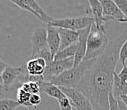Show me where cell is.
<instances>
[{
    "label": "cell",
    "instance_id": "obj_1",
    "mask_svg": "<svg viewBox=\"0 0 127 110\" xmlns=\"http://www.w3.org/2000/svg\"><path fill=\"white\" fill-rule=\"evenodd\" d=\"M127 40V27L86 70L76 88L90 101L93 110H109V95L112 91L114 72L123 44Z\"/></svg>",
    "mask_w": 127,
    "mask_h": 110
},
{
    "label": "cell",
    "instance_id": "obj_2",
    "mask_svg": "<svg viewBox=\"0 0 127 110\" xmlns=\"http://www.w3.org/2000/svg\"><path fill=\"white\" fill-rule=\"evenodd\" d=\"M108 43L109 40L105 29L98 28L93 22L87 39L86 52L82 61H89L98 57L104 52Z\"/></svg>",
    "mask_w": 127,
    "mask_h": 110
},
{
    "label": "cell",
    "instance_id": "obj_3",
    "mask_svg": "<svg viewBox=\"0 0 127 110\" xmlns=\"http://www.w3.org/2000/svg\"><path fill=\"white\" fill-rule=\"evenodd\" d=\"M95 59L82 61L76 67L66 70L51 79L50 82L58 87L76 88L86 70L94 63Z\"/></svg>",
    "mask_w": 127,
    "mask_h": 110
},
{
    "label": "cell",
    "instance_id": "obj_4",
    "mask_svg": "<svg viewBox=\"0 0 127 110\" xmlns=\"http://www.w3.org/2000/svg\"><path fill=\"white\" fill-rule=\"evenodd\" d=\"M94 22V19L91 17L82 16L73 18H65L61 19H53L47 25L56 27L67 29L73 31H78L79 30L91 26Z\"/></svg>",
    "mask_w": 127,
    "mask_h": 110
},
{
    "label": "cell",
    "instance_id": "obj_5",
    "mask_svg": "<svg viewBox=\"0 0 127 110\" xmlns=\"http://www.w3.org/2000/svg\"><path fill=\"white\" fill-rule=\"evenodd\" d=\"M59 87L68 99L70 105L75 107L76 110H93L90 101L81 91L75 88Z\"/></svg>",
    "mask_w": 127,
    "mask_h": 110
},
{
    "label": "cell",
    "instance_id": "obj_6",
    "mask_svg": "<svg viewBox=\"0 0 127 110\" xmlns=\"http://www.w3.org/2000/svg\"><path fill=\"white\" fill-rule=\"evenodd\" d=\"M74 62V57L61 61H54L46 66L43 74L45 82H50L51 79L58 76L64 71L72 68Z\"/></svg>",
    "mask_w": 127,
    "mask_h": 110
},
{
    "label": "cell",
    "instance_id": "obj_7",
    "mask_svg": "<svg viewBox=\"0 0 127 110\" xmlns=\"http://www.w3.org/2000/svg\"><path fill=\"white\" fill-rule=\"evenodd\" d=\"M103 9V15L105 22L110 21H118L125 19L126 17L122 14L119 8L113 0H100Z\"/></svg>",
    "mask_w": 127,
    "mask_h": 110
},
{
    "label": "cell",
    "instance_id": "obj_8",
    "mask_svg": "<svg viewBox=\"0 0 127 110\" xmlns=\"http://www.w3.org/2000/svg\"><path fill=\"white\" fill-rule=\"evenodd\" d=\"M47 38V29L38 27L34 29L33 34L31 36L32 43V53L31 58H33V56L40 50L48 47Z\"/></svg>",
    "mask_w": 127,
    "mask_h": 110
},
{
    "label": "cell",
    "instance_id": "obj_9",
    "mask_svg": "<svg viewBox=\"0 0 127 110\" xmlns=\"http://www.w3.org/2000/svg\"><path fill=\"white\" fill-rule=\"evenodd\" d=\"M26 69V66H22L21 67H18L7 65L2 74L3 85L6 92L9 90L15 80L21 74L24 73Z\"/></svg>",
    "mask_w": 127,
    "mask_h": 110
},
{
    "label": "cell",
    "instance_id": "obj_10",
    "mask_svg": "<svg viewBox=\"0 0 127 110\" xmlns=\"http://www.w3.org/2000/svg\"><path fill=\"white\" fill-rule=\"evenodd\" d=\"M91 26H88L86 28L79 30L77 31L79 34L78 38V48L76 54L74 56L73 67H76L81 63L84 57L86 52L87 39L88 37Z\"/></svg>",
    "mask_w": 127,
    "mask_h": 110
},
{
    "label": "cell",
    "instance_id": "obj_11",
    "mask_svg": "<svg viewBox=\"0 0 127 110\" xmlns=\"http://www.w3.org/2000/svg\"><path fill=\"white\" fill-rule=\"evenodd\" d=\"M60 38V45L59 50L64 49L78 41L79 34L77 31H73L67 29L56 27Z\"/></svg>",
    "mask_w": 127,
    "mask_h": 110
},
{
    "label": "cell",
    "instance_id": "obj_12",
    "mask_svg": "<svg viewBox=\"0 0 127 110\" xmlns=\"http://www.w3.org/2000/svg\"><path fill=\"white\" fill-rule=\"evenodd\" d=\"M47 25V42L48 48L52 55L54 57L57 52H58L60 45V38L59 33L57 28L54 26Z\"/></svg>",
    "mask_w": 127,
    "mask_h": 110
},
{
    "label": "cell",
    "instance_id": "obj_13",
    "mask_svg": "<svg viewBox=\"0 0 127 110\" xmlns=\"http://www.w3.org/2000/svg\"><path fill=\"white\" fill-rule=\"evenodd\" d=\"M89 3L93 13L94 23L96 27L100 29H105V20L103 17V9L100 1L89 0Z\"/></svg>",
    "mask_w": 127,
    "mask_h": 110
},
{
    "label": "cell",
    "instance_id": "obj_14",
    "mask_svg": "<svg viewBox=\"0 0 127 110\" xmlns=\"http://www.w3.org/2000/svg\"><path fill=\"white\" fill-rule=\"evenodd\" d=\"M45 61L41 58L31 59L28 61L26 65L28 74L32 75H42L46 67Z\"/></svg>",
    "mask_w": 127,
    "mask_h": 110
},
{
    "label": "cell",
    "instance_id": "obj_15",
    "mask_svg": "<svg viewBox=\"0 0 127 110\" xmlns=\"http://www.w3.org/2000/svg\"><path fill=\"white\" fill-rule=\"evenodd\" d=\"M40 92H43L49 96L56 99L58 101L66 98L62 91L60 90V87L57 85L52 84L51 82H45L40 85Z\"/></svg>",
    "mask_w": 127,
    "mask_h": 110
},
{
    "label": "cell",
    "instance_id": "obj_16",
    "mask_svg": "<svg viewBox=\"0 0 127 110\" xmlns=\"http://www.w3.org/2000/svg\"><path fill=\"white\" fill-rule=\"evenodd\" d=\"M112 92L116 100L120 99L121 95L127 96V82H123L116 71L114 72V82Z\"/></svg>",
    "mask_w": 127,
    "mask_h": 110
},
{
    "label": "cell",
    "instance_id": "obj_17",
    "mask_svg": "<svg viewBox=\"0 0 127 110\" xmlns=\"http://www.w3.org/2000/svg\"><path fill=\"white\" fill-rule=\"evenodd\" d=\"M78 48V41L70 46L58 51L54 57V61H61L75 56Z\"/></svg>",
    "mask_w": 127,
    "mask_h": 110
},
{
    "label": "cell",
    "instance_id": "obj_18",
    "mask_svg": "<svg viewBox=\"0 0 127 110\" xmlns=\"http://www.w3.org/2000/svg\"><path fill=\"white\" fill-rule=\"evenodd\" d=\"M31 94L24 91L21 87L19 88L17 92V101L21 106L28 109L34 108L33 105L30 103V98Z\"/></svg>",
    "mask_w": 127,
    "mask_h": 110
},
{
    "label": "cell",
    "instance_id": "obj_19",
    "mask_svg": "<svg viewBox=\"0 0 127 110\" xmlns=\"http://www.w3.org/2000/svg\"><path fill=\"white\" fill-rule=\"evenodd\" d=\"M23 76L20 79V83H22V85L26 83L32 82V83H36L38 84L40 87L42 84L45 82L44 78L42 75H32L28 73H23Z\"/></svg>",
    "mask_w": 127,
    "mask_h": 110
},
{
    "label": "cell",
    "instance_id": "obj_20",
    "mask_svg": "<svg viewBox=\"0 0 127 110\" xmlns=\"http://www.w3.org/2000/svg\"><path fill=\"white\" fill-rule=\"evenodd\" d=\"M21 106L16 100L8 98L0 99V110H15Z\"/></svg>",
    "mask_w": 127,
    "mask_h": 110
},
{
    "label": "cell",
    "instance_id": "obj_21",
    "mask_svg": "<svg viewBox=\"0 0 127 110\" xmlns=\"http://www.w3.org/2000/svg\"><path fill=\"white\" fill-rule=\"evenodd\" d=\"M36 58L43 59L45 61L47 65H49L54 61V56L52 55L48 47L45 48H43V49L41 50L38 52H37L33 56V58H32V59Z\"/></svg>",
    "mask_w": 127,
    "mask_h": 110
},
{
    "label": "cell",
    "instance_id": "obj_22",
    "mask_svg": "<svg viewBox=\"0 0 127 110\" xmlns=\"http://www.w3.org/2000/svg\"><path fill=\"white\" fill-rule=\"evenodd\" d=\"M24 91L30 94H38L40 92V85L36 83H32V82H29V83H24L21 87Z\"/></svg>",
    "mask_w": 127,
    "mask_h": 110
},
{
    "label": "cell",
    "instance_id": "obj_23",
    "mask_svg": "<svg viewBox=\"0 0 127 110\" xmlns=\"http://www.w3.org/2000/svg\"><path fill=\"white\" fill-rule=\"evenodd\" d=\"M127 59V40L123 44L121 48L120 52V57H119V61L123 66L126 65V60Z\"/></svg>",
    "mask_w": 127,
    "mask_h": 110
},
{
    "label": "cell",
    "instance_id": "obj_24",
    "mask_svg": "<svg viewBox=\"0 0 127 110\" xmlns=\"http://www.w3.org/2000/svg\"><path fill=\"white\" fill-rule=\"evenodd\" d=\"M115 3L127 19V0H115Z\"/></svg>",
    "mask_w": 127,
    "mask_h": 110
},
{
    "label": "cell",
    "instance_id": "obj_25",
    "mask_svg": "<svg viewBox=\"0 0 127 110\" xmlns=\"http://www.w3.org/2000/svg\"><path fill=\"white\" fill-rule=\"evenodd\" d=\"M109 110H120L118 101L114 98L112 91L109 93Z\"/></svg>",
    "mask_w": 127,
    "mask_h": 110
},
{
    "label": "cell",
    "instance_id": "obj_26",
    "mask_svg": "<svg viewBox=\"0 0 127 110\" xmlns=\"http://www.w3.org/2000/svg\"><path fill=\"white\" fill-rule=\"evenodd\" d=\"M42 102V98H41L40 94H32L30 96V103L32 105H33L34 108H37V106L40 104Z\"/></svg>",
    "mask_w": 127,
    "mask_h": 110
},
{
    "label": "cell",
    "instance_id": "obj_27",
    "mask_svg": "<svg viewBox=\"0 0 127 110\" xmlns=\"http://www.w3.org/2000/svg\"><path fill=\"white\" fill-rule=\"evenodd\" d=\"M58 101L61 110H72V106L70 105L68 99L66 97Z\"/></svg>",
    "mask_w": 127,
    "mask_h": 110
},
{
    "label": "cell",
    "instance_id": "obj_28",
    "mask_svg": "<svg viewBox=\"0 0 127 110\" xmlns=\"http://www.w3.org/2000/svg\"><path fill=\"white\" fill-rule=\"evenodd\" d=\"M119 78L123 82H127V65L123 66V68L121 70L120 74H118Z\"/></svg>",
    "mask_w": 127,
    "mask_h": 110
},
{
    "label": "cell",
    "instance_id": "obj_29",
    "mask_svg": "<svg viewBox=\"0 0 127 110\" xmlns=\"http://www.w3.org/2000/svg\"><path fill=\"white\" fill-rule=\"evenodd\" d=\"M8 64L5 63L4 61H2L0 59V83H3L2 82V74H3V71L5 70V67L7 66Z\"/></svg>",
    "mask_w": 127,
    "mask_h": 110
},
{
    "label": "cell",
    "instance_id": "obj_30",
    "mask_svg": "<svg viewBox=\"0 0 127 110\" xmlns=\"http://www.w3.org/2000/svg\"><path fill=\"white\" fill-rule=\"evenodd\" d=\"M117 101H118V106H119L120 110H127V106L125 105L124 102H123L121 99H118Z\"/></svg>",
    "mask_w": 127,
    "mask_h": 110
},
{
    "label": "cell",
    "instance_id": "obj_31",
    "mask_svg": "<svg viewBox=\"0 0 127 110\" xmlns=\"http://www.w3.org/2000/svg\"><path fill=\"white\" fill-rule=\"evenodd\" d=\"M120 99L124 102V103L125 104V105L127 106V96H126V95H121L120 97Z\"/></svg>",
    "mask_w": 127,
    "mask_h": 110
},
{
    "label": "cell",
    "instance_id": "obj_32",
    "mask_svg": "<svg viewBox=\"0 0 127 110\" xmlns=\"http://www.w3.org/2000/svg\"><path fill=\"white\" fill-rule=\"evenodd\" d=\"M5 91L6 90H5V87H4V86H3V83H0V95L1 94H3V92H5Z\"/></svg>",
    "mask_w": 127,
    "mask_h": 110
},
{
    "label": "cell",
    "instance_id": "obj_33",
    "mask_svg": "<svg viewBox=\"0 0 127 110\" xmlns=\"http://www.w3.org/2000/svg\"><path fill=\"white\" fill-rule=\"evenodd\" d=\"M119 22H127V19L121 20V21H120Z\"/></svg>",
    "mask_w": 127,
    "mask_h": 110
}]
</instances>
